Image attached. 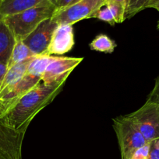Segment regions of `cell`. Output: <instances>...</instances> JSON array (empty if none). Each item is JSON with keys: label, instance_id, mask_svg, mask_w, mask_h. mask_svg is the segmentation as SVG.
Returning a JSON list of instances; mask_svg holds the SVG:
<instances>
[{"label": "cell", "instance_id": "cell-1", "mask_svg": "<svg viewBox=\"0 0 159 159\" xmlns=\"http://www.w3.org/2000/svg\"><path fill=\"white\" fill-rule=\"evenodd\" d=\"M66 80L67 79H63L51 84L41 82L22 96L0 120L12 130L25 134L36 115L49 105L61 93Z\"/></svg>", "mask_w": 159, "mask_h": 159}, {"label": "cell", "instance_id": "cell-2", "mask_svg": "<svg viewBox=\"0 0 159 159\" xmlns=\"http://www.w3.org/2000/svg\"><path fill=\"white\" fill-rule=\"evenodd\" d=\"M57 7L53 2L45 0L37 6L2 18L12 30L17 40H23L40 23L51 19Z\"/></svg>", "mask_w": 159, "mask_h": 159}, {"label": "cell", "instance_id": "cell-3", "mask_svg": "<svg viewBox=\"0 0 159 159\" xmlns=\"http://www.w3.org/2000/svg\"><path fill=\"white\" fill-rule=\"evenodd\" d=\"M112 121L122 159H130L137 149L148 144L126 116L114 118Z\"/></svg>", "mask_w": 159, "mask_h": 159}, {"label": "cell", "instance_id": "cell-4", "mask_svg": "<svg viewBox=\"0 0 159 159\" xmlns=\"http://www.w3.org/2000/svg\"><path fill=\"white\" fill-rule=\"evenodd\" d=\"M126 116L147 142L159 138V104L146 102L140 109Z\"/></svg>", "mask_w": 159, "mask_h": 159}, {"label": "cell", "instance_id": "cell-5", "mask_svg": "<svg viewBox=\"0 0 159 159\" xmlns=\"http://www.w3.org/2000/svg\"><path fill=\"white\" fill-rule=\"evenodd\" d=\"M106 0H81L62 9H57L53 20L58 25H72L84 19L91 18L97 10L104 6Z\"/></svg>", "mask_w": 159, "mask_h": 159}, {"label": "cell", "instance_id": "cell-6", "mask_svg": "<svg viewBox=\"0 0 159 159\" xmlns=\"http://www.w3.org/2000/svg\"><path fill=\"white\" fill-rule=\"evenodd\" d=\"M83 57H54L41 75V82L45 84L57 82L68 79L75 68L83 61Z\"/></svg>", "mask_w": 159, "mask_h": 159}, {"label": "cell", "instance_id": "cell-7", "mask_svg": "<svg viewBox=\"0 0 159 159\" xmlns=\"http://www.w3.org/2000/svg\"><path fill=\"white\" fill-rule=\"evenodd\" d=\"M57 26L58 24L52 19H48L40 23L32 33L23 40V43L34 55L47 54V49L51 41L52 34Z\"/></svg>", "mask_w": 159, "mask_h": 159}, {"label": "cell", "instance_id": "cell-8", "mask_svg": "<svg viewBox=\"0 0 159 159\" xmlns=\"http://www.w3.org/2000/svg\"><path fill=\"white\" fill-rule=\"evenodd\" d=\"M74 34L72 25H58L52 34L51 41L47 49V54L62 55L71 51L74 46Z\"/></svg>", "mask_w": 159, "mask_h": 159}, {"label": "cell", "instance_id": "cell-9", "mask_svg": "<svg viewBox=\"0 0 159 159\" xmlns=\"http://www.w3.org/2000/svg\"><path fill=\"white\" fill-rule=\"evenodd\" d=\"M24 134L12 130L0 121V152L11 159H21Z\"/></svg>", "mask_w": 159, "mask_h": 159}, {"label": "cell", "instance_id": "cell-10", "mask_svg": "<svg viewBox=\"0 0 159 159\" xmlns=\"http://www.w3.org/2000/svg\"><path fill=\"white\" fill-rule=\"evenodd\" d=\"M34 57L21 63L12 65V67L8 68L0 85V98L9 93L21 80L22 78L26 74L29 64Z\"/></svg>", "mask_w": 159, "mask_h": 159}, {"label": "cell", "instance_id": "cell-11", "mask_svg": "<svg viewBox=\"0 0 159 159\" xmlns=\"http://www.w3.org/2000/svg\"><path fill=\"white\" fill-rule=\"evenodd\" d=\"M16 41L10 28L0 18V63L7 65Z\"/></svg>", "mask_w": 159, "mask_h": 159}, {"label": "cell", "instance_id": "cell-12", "mask_svg": "<svg viewBox=\"0 0 159 159\" xmlns=\"http://www.w3.org/2000/svg\"><path fill=\"white\" fill-rule=\"evenodd\" d=\"M45 0H0V18L34 7ZM55 3V0H50Z\"/></svg>", "mask_w": 159, "mask_h": 159}, {"label": "cell", "instance_id": "cell-13", "mask_svg": "<svg viewBox=\"0 0 159 159\" xmlns=\"http://www.w3.org/2000/svg\"><path fill=\"white\" fill-rule=\"evenodd\" d=\"M35 56L28 48V47L23 43V40H17L8 61L7 68H10L14 65L29 60Z\"/></svg>", "mask_w": 159, "mask_h": 159}, {"label": "cell", "instance_id": "cell-14", "mask_svg": "<svg viewBox=\"0 0 159 159\" xmlns=\"http://www.w3.org/2000/svg\"><path fill=\"white\" fill-rule=\"evenodd\" d=\"M116 43L106 34H99L90 43V49L111 54L116 48Z\"/></svg>", "mask_w": 159, "mask_h": 159}, {"label": "cell", "instance_id": "cell-15", "mask_svg": "<svg viewBox=\"0 0 159 159\" xmlns=\"http://www.w3.org/2000/svg\"><path fill=\"white\" fill-rule=\"evenodd\" d=\"M152 0H127L125 12V20L131 19L141 11L147 9L148 5Z\"/></svg>", "mask_w": 159, "mask_h": 159}, {"label": "cell", "instance_id": "cell-16", "mask_svg": "<svg viewBox=\"0 0 159 159\" xmlns=\"http://www.w3.org/2000/svg\"><path fill=\"white\" fill-rule=\"evenodd\" d=\"M106 6L108 7L111 12H112L115 18V23H121L125 20V12H126V6L125 5L118 4L113 2L107 1L106 0Z\"/></svg>", "mask_w": 159, "mask_h": 159}, {"label": "cell", "instance_id": "cell-17", "mask_svg": "<svg viewBox=\"0 0 159 159\" xmlns=\"http://www.w3.org/2000/svg\"><path fill=\"white\" fill-rule=\"evenodd\" d=\"M91 18L98 19V20L106 22V23H109V24L112 25V26L116 23L113 14H112V12H111V10L106 5H104V6L100 8L98 10H97L93 14Z\"/></svg>", "mask_w": 159, "mask_h": 159}, {"label": "cell", "instance_id": "cell-18", "mask_svg": "<svg viewBox=\"0 0 159 159\" xmlns=\"http://www.w3.org/2000/svg\"><path fill=\"white\" fill-rule=\"evenodd\" d=\"M146 102H155L159 104V76L156 79L154 88L148 95Z\"/></svg>", "mask_w": 159, "mask_h": 159}, {"label": "cell", "instance_id": "cell-19", "mask_svg": "<svg viewBox=\"0 0 159 159\" xmlns=\"http://www.w3.org/2000/svg\"><path fill=\"white\" fill-rule=\"evenodd\" d=\"M149 149L150 145L149 143H148L140 148L137 149L130 159H148L149 158Z\"/></svg>", "mask_w": 159, "mask_h": 159}, {"label": "cell", "instance_id": "cell-20", "mask_svg": "<svg viewBox=\"0 0 159 159\" xmlns=\"http://www.w3.org/2000/svg\"><path fill=\"white\" fill-rule=\"evenodd\" d=\"M149 158L148 159H159V138L149 143Z\"/></svg>", "mask_w": 159, "mask_h": 159}, {"label": "cell", "instance_id": "cell-21", "mask_svg": "<svg viewBox=\"0 0 159 159\" xmlns=\"http://www.w3.org/2000/svg\"><path fill=\"white\" fill-rule=\"evenodd\" d=\"M73 0H55V4L57 9H62L71 3Z\"/></svg>", "mask_w": 159, "mask_h": 159}, {"label": "cell", "instance_id": "cell-22", "mask_svg": "<svg viewBox=\"0 0 159 159\" xmlns=\"http://www.w3.org/2000/svg\"><path fill=\"white\" fill-rule=\"evenodd\" d=\"M7 65H5V64L0 63V85L2 83V81L3 78H4L5 75H6V71H7Z\"/></svg>", "mask_w": 159, "mask_h": 159}, {"label": "cell", "instance_id": "cell-23", "mask_svg": "<svg viewBox=\"0 0 159 159\" xmlns=\"http://www.w3.org/2000/svg\"><path fill=\"white\" fill-rule=\"evenodd\" d=\"M148 8H152V9H156L159 12V0H152L148 5L147 9Z\"/></svg>", "mask_w": 159, "mask_h": 159}, {"label": "cell", "instance_id": "cell-24", "mask_svg": "<svg viewBox=\"0 0 159 159\" xmlns=\"http://www.w3.org/2000/svg\"><path fill=\"white\" fill-rule=\"evenodd\" d=\"M107 1L113 2L118 3V4L125 5L126 6V3H127V0H107Z\"/></svg>", "mask_w": 159, "mask_h": 159}, {"label": "cell", "instance_id": "cell-25", "mask_svg": "<svg viewBox=\"0 0 159 159\" xmlns=\"http://www.w3.org/2000/svg\"><path fill=\"white\" fill-rule=\"evenodd\" d=\"M0 159H11L8 155L4 154L3 152H0Z\"/></svg>", "mask_w": 159, "mask_h": 159}, {"label": "cell", "instance_id": "cell-26", "mask_svg": "<svg viewBox=\"0 0 159 159\" xmlns=\"http://www.w3.org/2000/svg\"><path fill=\"white\" fill-rule=\"evenodd\" d=\"M80 1H81V0H73V1L71 2V3H70V5H69V6H70V5H73V4H75V3H76V2H80Z\"/></svg>", "mask_w": 159, "mask_h": 159}, {"label": "cell", "instance_id": "cell-27", "mask_svg": "<svg viewBox=\"0 0 159 159\" xmlns=\"http://www.w3.org/2000/svg\"><path fill=\"white\" fill-rule=\"evenodd\" d=\"M157 29H158V30H159V21H158V22H157Z\"/></svg>", "mask_w": 159, "mask_h": 159}, {"label": "cell", "instance_id": "cell-28", "mask_svg": "<svg viewBox=\"0 0 159 159\" xmlns=\"http://www.w3.org/2000/svg\"><path fill=\"white\" fill-rule=\"evenodd\" d=\"M0 121H1V120H0Z\"/></svg>", "mask_w": 159, "mask_h": 159}]
</instances>
